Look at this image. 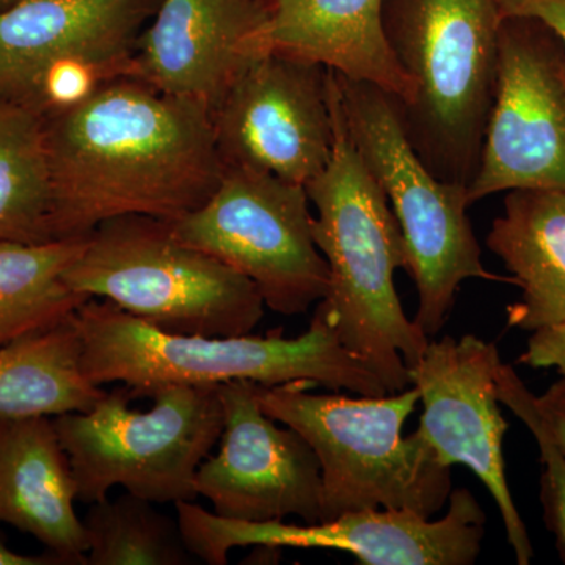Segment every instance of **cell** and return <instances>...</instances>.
Instances as JSON below:
<instances>
[{
    "mask_svg": "<svg viewBox=\"0 0 565 565\" xmlns=\"http://www.w3.org/2000/svg\"><path fill=\"white\" fill-rule=\"evenodd\" d=\"M126 492L90 504L84 523L87 565H188L192 555L180 523Z\"/></svg>",
    "mask_w": 565,
    "mask_h": 565,
    "instance_id": "23",
    "label": "cell"
},
{
    "mask_svg": "<svg viewBox=\"0 0 565 565\" xmlns=\"http://www.w3.org/2000/svg\"><path fill=\"white\" fill-rule=\"evenodd\" d=\"M497 87L468 200L565 189V52L535 18L503 17Z\"/></svg>",
    "mask_w": 565,
    "mask_h": 565,
    "instance_id": "12",
    "label": "cell"
},
{
    "mask_svg": "<svg viewBox=\"0 0 565 565\" xmlns=\"http://www.w3.org/2000/svg\"><path fill=\"white\" fill-rule=\"evenodd\" d=\"M51 202L44 118L0 98V241L52 243Z\"/></svg>",
    "mask_w": 565,
    "mask_h": 565,
    "instance_id": "22",
    "label": "cell"
},
{
    "mask_svg": "<svg viewBox=\"0 0 565 565\" xmlns=\"http://www.w3.org/2000/svg\"><path fill=\"white\" fill-rule=\"evenodd\" d=\"M218 396L225 419L218 451L200 465L196 494L223 519L321 522L322 473L315 449L296 429L264 414L255 382H226Z\"/></svg>",
    "mask_w": 565,
    "mask_h": 565,
    "instance_id": "15",
    "label": "cell"
},
{
    "mask_svg": "<svg viewBox=\"0 0 565 565\" xmlns=\"http://www.w3.org/2000/svg\"><path fill=\"white\" fill-rule=\"evenodd\" d=\"M267 11L266 52L289 55L366 82L403 109L414 95L386 43L384 0H263Z\"/></svg>",
    "mask_w": 565,
    "mask_h": 565,
    "instance_id": "18",
    "label": "cell"
},
{
    "mask_svg": "<svg viewBox=\"0 0 565 565\" xmlns=\"http://www.w3.org/2000/svg\"><path fill=\"white\" fill-rule=\"evenodd\" d=\"M503 17H526L548 25L565 52V0H497Z\"/></svg>",
    "mask_w": 565,
    "mask_h": 565,
    "instance_id": "26",
    "label": "cell"
},
{
    "mask_svg": "<svg viewBox=\"0 0 565 565\" xmlns=\"http://www.w3.org/2000/svg\"><path fill=\"white\" fill-rule=\"evenodd\" d=\"M498 397L500 403L511 408L533 434L541 452L542 471L541 501L544 508L545 525L555 535V544L561 561L565 564V456L555 438L546 429L535 394L530 392L511 364L501 362L497 370Z\"/></svg>",
    "mask_w": 565,
    "mask_h": 565,
    "instance_id": "24",
    "label": "cell"
},
{
    "mask_svg": "<svg viewBox=\"0 0 565 565\" xmlns=\"http://www.w3.org/2000/svg\"><path fill=\"white\" fill-rule=\"evenodd\" d=\"M311 382L256 384L264 414L292 427L315 449L322 473V519L370 509L437 514L452 492L451 467L404 424L419 404L416 386L385 396L315 394Z\"/></svg>",
    "mask_w": 565,
    "mask_h": 565,
    "instance_id": "5",
    "label": "cell"
},
{
    "mask_svg": "<svg viewBox=\"0 0 565 565\" xmlns=\"http://www.w3.org/2000/svg\"><path fill=\"white\" fill-rule=\"evenodd\" d=\"M52 241L79 239L121 215L174 222L221 184L210 111L132 77L44 120Z\"/></svg>",
    "mask_w": 565,
    "mask_h": 565,
    "instance_id": "1",
    "label": "cell"
},
{
    "mask_svg": "<svg viewBox=\"0 0 565 565\" xmlns=\"http://www.w3.org/2000/svg\"><path fill=\"white\" fill-rule=\"evenodd\" d=\"M106 393L84 373L74 316L0 348V418L88 412Z\"/></svg>",
    "mask_w": 565,
    "mask_h": 565,
    "instance_id": "20",
    "label": "cell"
},
{
    "mask_svg": "<svg viewBox=\"0 0 565 565\" xmlns=\"http://www.w3.org/2000/svg\"><path fill=\"white\" fill-rule=\"evenodd\" d=\"M332 73L334 141L326 170L305 185L313 204L316 245L329 264V292L315 313L362 360L388 394L411 384L408 367L429 338L404 313L394 274L407 270L399 223L349 136L337 74Z\"/></svg>",
    "mask_w": 565,
    "mask_h": 565,
    "instance_id": "2",
    "label": "cell"
},
{
    "mask_svg": "<svg viewBox=\"0 0 565 565\" xmlns=\"http://www.w3.org/2000/svg\"><path fill=\"white\" fill-rule=\"evenodd\" d=\"M162 0L0 3V98L46 120L134 76L140 33Z\"/></svg>",
    "mask_w": 565,
    "mask_h": 565,
    "instance_id": "9",
    "label": "cell"
},
{
    "mask_svg": "<svg viewBox=\"0 0 565 565\" xmlns=\"http://www.w3.org/2000/svg\"><path fill=\"white\" fill-rule=\"evenodd\" d=\"M66 285L167 333L241 337L263 321L255 282L174 236L170 222L121 215L96 226Z\"/></svg>",
    "mask_w": 565,
    "mask_h": 565,
    "instance_id": "6",
    "label": "cell"
},
{
    "mask_svg": "<svg viewBox=\"0 0 565 565\" xmlns=\"http://www.w3.org/2000/svg\"><path fill=\"white\" fill-rule=\"evenodd\" d=\"M77 487L51 416L0 418V525L32 535L62 565H87Z\"/></svg>",
    "mask_w": 565,
    "mask_h": 565,
    "instance_id": "17",
    "label": "cell"
},
{
    "mask_svg": "<svg viewBox=\"0 0 565 565\" xmlns=\"http://www.w3.org/2000/svg\"><path fill=\"white\" fill-rule=\"evenodd\" d=\"M519 363L534 370L555 367L565 377V321L535 330Z\"/></svg>",
    "mask_w": 565,
    "mask_h": 565,
    "instance_id": "25",
    "label": "cell"
},
{
    "mask_svg": "<svg viewBox=\"0 0 565 565\" xmlns=\"http://www.w3.org/2000/svg\"><path fill=\"white\" fill-rule=\"evenodd\" d=\"M310 204L302 184L225 166L211 199L170 225L181 243L255 282L266 308L296 316L321 302L330 286Z\"/></svg>",
    "mask_w": 565,
    "mask_h": 565,
    "instance_id": "10",
    "label": "cell"
},
{
    "mask_svg": "<svg viewBox=\"0 0 565 565\" xmlns=\"http://www.w3.org/2000/svg\"><path fill=\"white\" fill-rule=\"evenodd\" d=\"M266 24L263 0H162L137 40L132 79L212 115L267 54Z\"/></svg>",
    "mask_w": 565,
    "mask_h": 565,
    "instance_id": "16",
    "label": "cell"
},
{
    "mask_svg": "<svg viewBox=\"0 0 565 565\" xmlns=\"http://www.w3.org/2000/svg\"><path fill=\"white\" fill-rule=\"evenodd\" d=\"M486 243L522 289L509 326L533 333L565 321V189L505 192Z\"/></svg>",
    "mask_w": 565,
    "mask_h": 565,
    "instance_id": "19",
    "label": "cell"
},
{
    "mask_svg": "<svg viewBox=\"0 0 565 565\" xmlns=\"http://www.w3.org/2000/svg\"><path fill=\"white\" fill-rule=\"evenodd\" d=\"M535 404L546 429L565 456V377L550 386L542 396H535Z\"/></svg>",
    "mask_w": 565,
    "mask_h": 565,
    "instance_id": "27",
    "label": "cell"
},
{
    "mask_svg": "<svg viewBox=\"0 0 565 565\" xmlns=\"http://www.w3.org/2000/svg\"><path fill=\"white\" fill-rule=\"evenodd\" d=\"M211 117L225 166L307 185L332 158V73L267 52L241 74Z\"/></svg>",
    "mask_w": 565,
    "mask_h": 565,
    "instance_id": "13",
    "label": "cell"
},
{
    "mask_svg": "<svg viewBox=\"0 0 565 565\" xmlns=\"http://www.w3.org/2000/svg\"><path fill=\"white\" fill-rule=\"evenodd\" d=\"M82 367L95 385L125 384L134 397L167 385L206 386L250 381L273 386L311 382L356 396H385L377 375L341 344L318 313L307 332L285 338L167 333L110 300L88 299L74 313Z\"/></svg>",
    "mask_w": 565,
    "mask_h": 565,
    "instance_id": "3",
    "label": "cell"
},
{
    "mask_svg": "<svg viewBox=\"0 0 565 565\" xmlns=\"http://www.w3.org/2000/svg\"><path fill=\"white\" fill-rule=\"evenodd\" d=\"M85 244L87 237L46 244L0 241V348L68 321L90 299L63 278Z\"/></svg>",
    "mask_w": 565,
    "mask_h": 565,
    "instance_id": "21",
    "label": "cell"
},
{
    "mask_svg": "<svg viewBox=\"0 0 565 565\" xmlns=\"http://www.w3.org/2000/svg\"><path fill=\"white\" fill-rule=\"evenodd\" d=\"M334 74L349 136L403 232L407 273L419 296L415 321L433 340L455 307L460 282L479 278L515 285L514 277L486 269L467 215V185L438 180L427 169L404 131L392 96Z\"/></svg>",
    "mask_w": 565,
    "mask_h": 565,
    "instance_id": "7",
    "label": "cell"
},
{
    "mask_svg": "<svg viewBox=\"0 0 565 565\" xmlns=\"http://www.w3.org/2000/svg\"><path fill=\"white\" fill-rule=\"evenodd\" d=\"M503 13L497 0H384L386 43L412 82L397 109L427 169L470 185L497 87Z\"/></svg>",
    "mask_w": 565,
    "mask_h": 565,
    "instance_id": "4",
    "label": "cell"
},
{
    "mask_svg": "<svg viewBox=\"0 0 565 565\" xmlns=\"http://www.w3.org/2000/svg\"><path fill=\"white\" fill-rule=\"evenodd\" d=\"M497 345L475 334L430 340L422 360L408 367L419 392L418 433L446 467L465 465L500 509L516 564L530 565L533 544L505 478L503 444L509 424L500 411Z\"/></svg>",
    "mask_w": 565,
    "mask_h": 565,
    "instance_id": "14",
    "label": "cell"
},
{
    "mask_svg": "<svg viewBox=\"0 0 565 565\" xmlns=\"http://www.w3.org/2000/svg\"><path fill=\"white\" fill-rule=\"evenodd\" d=\"M0 565H62V563L47 552L39 556L20 555L10 550L0 539Z\"/></svg>",
    "mask_w": 565,
    "mask_h": 565,
    "instance_id": "28",
    "label": "cell"
},
{
    "mask_svg": "<svg viewBox=\"0 0 565 565\" xmlns=\"http://www.w3.org/2000/svg\"><path fill=\"white\" fill-rule=\"evenodd\" d=\"M10 2V0H0V3Z\"/></svg>",
    "mask_w": 565,
    "mask_h": 565,
    "instance_id": "29",
    "label": "cell"
},
{
    "mask_svg": "<svg viewBox=\"0 0 565 565\" xmlns=\"http://www.w3.org/2000/svg\"><path fill=\"white\" fill-rule=\"evenodd\" d=\"M148 397L150 411H134L131 388L118 386L88 412L52 418L81 503L106 500L115 487L158 504L199 498L196 471L225 422L218 385H167Z\"/></svg>",
    "mask_w": 565,
    "mask_h": 565,
    "instance_id": "8",
    "label": "cell"
},
{
    "mask_svg": "<svg viewBox=\"0 0 565 565\" xmlns=\"http://www.w3.org/2000/svg\"><path fill=\"white\" fill-rule=\"evenodd\" d=\"M448 503L440 520L405 509H370L302 525L223 519L193 501L174 508L189 552L210 565L228 564L236 546L340 550L363 565L475 564L486 534L484 511L467 489L452 490Z\"/></svg>",
    "mask_w": 565,
    "mask_h": 565,
    "instance_id": "11",
    "label": "cell"
}]
</instances>
